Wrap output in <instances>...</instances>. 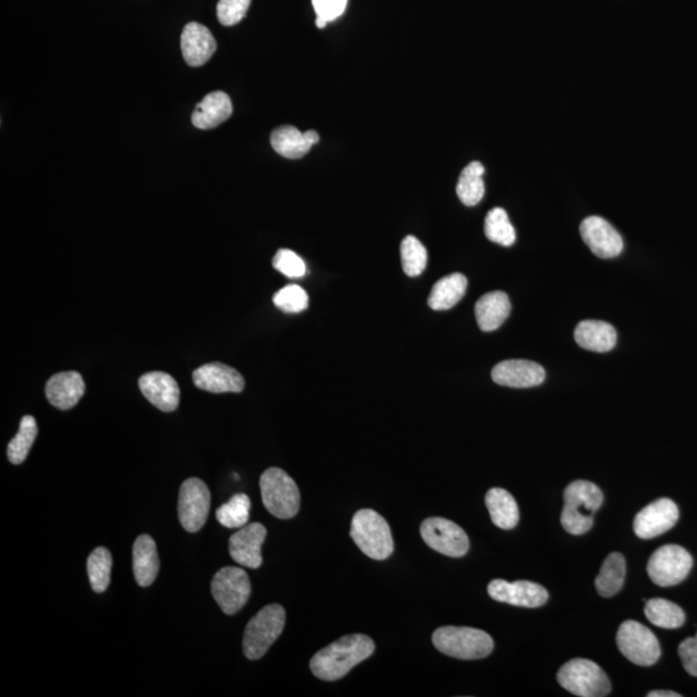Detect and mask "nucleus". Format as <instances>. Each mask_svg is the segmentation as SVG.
<instances>
[{"label":"nucleus","mask_w":697,"mask_h":697,"mask_svg":"<svg viewBox=\"0 0 697 697\" xmlns=\"http://www.w3.org/2000/svg\"><path fill=\"white\" fill-rule=\"evenodd\" d=\"M375 652V643L363 634H352L337 639L317 652L310 661V669L322 681H337Z\"/></svg>","instance_id":"obj_1"},{"label":"nucleus","mask_w":697,"mask_h":697,"mask_svg":"<svg viewBox=\"0 0 697 697\" xmlns=\"http://www.w3.org/2000/svg\"><path fill=\"white\" fill-rule=\"evenodd\" d=\"M562 527L571 535H584L594 523V514L603 503L601 488L588 481H575L565 490Z\"/></svg>","instance_id":"obj_2"},{"label":"nucleus","mask_w":697,"mask_h":697,"mask_svg":"<svg viewBox=\"0 0 697 697\" xmlns=\"http://www.w3.org/2000/svg\"><path fill=\"white\" fill-rule=\"evenodd\" d=\"M350 536L368 558L384 561L393 554L392 531L375 510L362 509L354 514Z\"/></svg>","instance_id":"obj_3"},{"label":"nucleus","mask_w":697,"mask_h":697,"mask_svg":"<svg viewBox=\"0 0 697 697\" xmlns=\"http://www.w3.org/2000/svg\"><path fill=\"white\" fill-rule=\"evenodd\" d=\"M433 645L447 656L460 660H478L494 651V639L483 630L466 627H442L433 634Z\"/></svg>","instance_id":"obj_4"},{"label":"nucleus","mask_w":697,"mask_h":697,"mask_svg":"<svg viewBox=\"0 0 697 697\" xmlns=\"http://www.w3.org/2000/svg\"><path fill=\"white\" fill-rule=\"evenodd\" d=\"M284 625L286 611L281 605H269L257 612L244 632L243 651L247 659H261L281 636Z\"/></svg>","instance_id":"obj_5"},{"label":"nucleus","mask_w":697,"mask_h":697,"mask_svg":"<svg viewBox=\"0 0 697 697\" xmlns=\"http://www.w3.org/2000/svg\"><path fill=\"white\" fill-rule=\"evenodd\" d=\"M261 496L270 514L279 519H291L300 510V491L296 482L284 470L270 468L260 478Z\"/></svg>","instance_id":"obj_6"},{"label":"nucleus","mask_w":697,"mask_h":697,"mask_svg":"<svg viewBox=\"0 0 697 697\" xmlns=\"http://www.w3.org/2000/svg\"><path fill=\"white\" fill-rule=\"evenodd\" d=\"M559 685L580 697H603L610 695L611 683L603 669L592 660L568 661L557 674Z\"/></svg>","instance_id":"obj_7"},{"label":"nucleus","mask_w":697,"mask_h":697,"mask_svg":"<svg viewBox=\"0 0 697 697\" xmlns=\"http://www.w3.org/2000/svg\"><path fill=\"white\" fill-rule=\"evenodd\" d=\"M617 647L633 664L651 667L661 656L660 643L650 629L634 620L624 621L617 630Z\"/></svg>","instance_id":"obj_8"},{"label":"nucleus","mask_w":697,"mask_h":697,"mask_svg":"<svg viewBox=\"0 0 697 697\" xmlns=\"http://www.w3.org/2000/svg\"><path fill=\"white\" fill-rule=\"evenodd\" d=\"M691 554L679 545H664L652 554L648 561L647 572L652 583L668 588L678 585L690 574Z\"/></svg>","instance_id":"obj_9"},{"label":"nucleus","mask_w":697,"mask_h":697,"mask_svg":"<svg viewBox=\"0 0 697 697\" xmlns=\"http://www.w3.org/2000/svg\"><path fill=\"white\" fill-rule=\"evenodd\" d=\"M212 596L226 615H235L251 596L247 572L238 567H224L213 577Z\"/></svg>","instance_id":"obj_10"},{"label":"nucleus","mask_w":697,"mask_h":697,"mask_svg":"<svg viewBox=\"0 0 697 697\" xmlns=\"http://www.w3.org/2000/svg\"><path fill=\"white\" fill-rule=\"evenodd\" d=\"M420 532L426 545L443 556L460 558L468 553V535L465 534L463 528L446 518L425 519L420 527Z\"/></svg>","instance_id":"obj_11"},{"label":"nucleus","mask_w":697,"mask_h":697,"mask_svg":"<svg viewBox=\"0 0 697 697\" xmlns=\"http://www.w3.org/2000/svg\"><path fill=\"white\" fill-rule=\"evenodd\" d=\"M211 508V494L202 479H186L180 488L179 518L188 532L201 531Z\"/></svg>","instance_id":"obj_12"},{"label":"nucleus","mask_w":697,"mask_h":697,"mask_svg":"<svg viewBox=\"0 0 697 697\" xmlns=\"http://www.w3.org/2000/svg\"><path fill=\"white\" fill-rule=\"evenodd\" d=\"M678 519L676 503L670 499H659L637 514L633 528L639 539H654L672 530Z\"/></svg>","instance_id":"obj_13"},{"label":"nucleus","mask_w":697,"mask_h":697,"mask_svg":"<svg viewBox=\"0 0 697 697\" xmlns=\"http://www.w3.org/2000/svg\"><path fill=\"white\" fill-rule=\"evenodd\" d=\"M580 233L590 251L602 259H614L623 252V238L602 217L590 216L585 219L580 225Z\"/></svg>","instance_id":"obj_14"},{"label":"nucleus","mask_w":697,"mask_h":697,"mask_svg":"<svg viewBox=\"0 0 697 697\" xmlns=\"http://www.w3.org/2000/svg\"><path fill=\"white\" fill-rule=\"evenodd\" d=\"M487 590L495 601L509 603V605L517 607H541L549 599V594L544 586L531 583V581L508 583V581L496 579L491 581Z\"/></svg>","instance_id":"obj_15"},{"label":"nucleus","mask_w":697,"mask_h":697,"mask_svg":"<svg viewBox=\"0 0 697 697\" xmlns=\"http://www.w3.org/2000/svg\"><path fill=\"white\" fill-rule=\"evenodd\" d=\"M266 528L261 523H251L241 528L230 537L229 552L230 556L238 565L243 567L259 568L263 565L261 556V546L266 539Z\"/></svg>","instance_id":"obj_16"},{"label":"nucleus","mask_w":697,"mask_h":697,"mask_svg":"<svg viewBox=\"0 0 697 697\" xmlns=\"http://www.w3.org/2000/svg\"><path fill=\"white\" fill-rule=\"evenodd\" d=\"M497 385L509 388H534L544 383L545 370L539 363L526 359H509L496 364L491 372Z\"/></svg>","instance_id":"obj_17"},{"label":"nucleus","mask_w":697,"mask_h":697,"mask_svg":"<svg viewBox=\"0 0 697 697\" xmlns=\"http://www.w3.org/2000/svg\"><path fill=\"white\" fill-rule=\"evenodd\" d=\"M193 381L198 389L215 394L241 393L246 385L243 376L235 368L219 362L199 367L194 371Z\"/></svg>","instance_id":"obj_18"},{"label":"nucleus","mask_w":697,"mask_h":697,"mask_svg":"<svg viewBox=\"0 0 697 697\" xmlns=\"http://www.w3.org/2000/svg\"><path fill=\"white\" fill-rule=\"evenodd\" d=\"M141 393L153 406L163 412H173L180 405V388L166 372L154 371L139 380Z\"/></svg>","instance_id":"obj_19"},{"label":"nucleus","mask_w":697,"mask_h":697,"mask_svg":"<svg viewBox=\"0 0 697 697\" xmlns=\"http://www.w3.org/2000/svg\"><path fill=\"white\" fill-rule=\"evenodd\" d=\"M217 44L210 30L198 22H190L181 35V50L186 64L198 68L216 52Z\"/></svg>","instance_id":"obj_20"},{"label":"nucleus","mask_w":697,"mask_h":697,"mask_svg":"<svg viewBox=\"0 0 697 697\" xmlns=\"http://www.w3.org/2000/svg\"><path fill=\"white\" fill-rule=\"evenodd\" d=\"M86 384L81 374L75 371L60 372L52 376L46 385V395L52 406L59 410H70L78 405Z\"/></svg>","instance_id":"obj_21"},{"label":"nucleus","mask_w":697,"mask_h":697,"mask_svg":"<svg viewBox=\"0 0 697 697\" xmlns=\"http://www.w3.org/2000/svg\"><path fill=\"white\" fill-rule=\"evenodd\" d=\"M233 114L230 97L223 91L208 93L195 108L192 122L199 130H212L228 121Z\"/></svg>","instance_id":"obj_22"},{"label":"nucleus","mask_w":697,"mask_h":697,"mask_svg":"<svg viewBox=\"0 0 697 697\" xmlns=\"http://www.w3.org/2000/svg\"><path fill=\"white\" fill-rule=\"evenodd\" d=\"M512 312L509 296L505 292L487 293L475 304V318L483 332L496 331Z\"/></svg>","instance_id":"obj_23"},{"label":"nucleus","mask_w":697,"mask_h":697,"mask_svg":"<svg viewBox=\"0 0 697 697\" xmlns=\"http://www.w3.org/2000/svg\"><path fill=\"white\" fill-rule=\"evenodd\" d=\"M159 572L157 544L149 535L137 537L133 545V574L137 584L146 588L154 583Z\"/></svg>","instance_id":"obj_24"},{"label":"nucleus","mask_w":697,"mask_h":697,"mask_svg":"<svg viewBox=\"0 0 697 697\" xmlns=\"http://www.w3.org/2000/svg\"><path fill=\"white\" fill-rule=\"evenodd\" d=\"M577 345L585 350L596 353H607L614 349L617 334L614 326L602 321H583L577 324L575 330Z\"/></svg>","instance_id":"obj_25"},{"label":"nucleus","mask_w":697,"mask_h":697,"mask_svg":"<svg viewBox=\"0 0 697 697\" xmlns=\"http://www.w3.org/2000/svg\"><path fill=\"white\" fill-rule=\"evenodd\" d=\"M486 506L495 526L503 530H513L518 525V505L504 488H491L486 495Z\"/></svg>","instance_id":"obj_26"},{"label":"nucleus","mask_w":697,"mask_h":697,"mask_svg":"<svg viewBox=\"0 0 697 697\" xmlns=\"http://www.w3.org/2000/svg\"><path fill=\"white\" fill-rule=\"evenodd\" d=\"M466 287H468V279L465 275L459 273L447 275L434 284L428 299L430 308L437 312L454 308L463 299Z\"/></svg>","instance_id":"obj_27"},{"label":"nucleus","mask_w":697,"mask_h":697,"mask_svg":"<svg viewBox=\"0 0 697 697\" xmlns=\"http://www.w3.org/2000/svg\"><path fill=\"white\" fill-rule=\"evenodd\" d=\"M270 142H272L275 152L287 159L303 158L313 146L309 137L306 136V132H301L292 126L275 128Z\"/></svg>","instance_id":"obj_28"},{"label":"nucleus","mask_w":697,"mask_h":697,"mask_svg":"<svg viewBox=\"0 0 697 697\" xmlns=\"http://www.w3.org/2000/svg\"><path fill=\"white\" fill-rule=\"evenodd\" d=\"M627 563L623 554L612 553L605 559L596 579L597 592L602 597L611 598L623 588Z\"/></svg>","instance_id":"obj_29"},{"label":"nucleus","mask_w":697,"mask_h":697,"mask_svg":"<svg viewBox=\"0 0 697 697\" xmlns=\"http://www.w3.org/2000/svg\"><path fill=\"white\" fill-rule=\"evenodd\" d=\"M483 175H485V167L479 162L468 164L461 172L456 186V193L465 206H477L485 197Z\"/></svg>","instance_id":"obj_30"},{"label":"nucleus","mask_w":697,"mask_h":697,"mask_svg":"<svg viewBox=\"0 0 697 697\" xmlns=\"http://www.w3.org/2000/svg\"><path fill=\"white\" fill-rule=\"evenodd\" d=\"M645 614L650 623L663 629L681 628L686 621L682 608L663 598L646 601Z\"/></svg>","instance_id":"obj_31"},{"label":"nucleus","mask_w":697,"mask_h":697,"mask_svg":"<svg viewBox=\"0 0 697 697\" xmlns=\"http://www.w3.org/2000/svg\"><path fill=\"white\" fill-rule=\"evenodd\" d=\"M37 437V421H35L33 416L28 415L22 417L19 433L12 439L7 448L8 460H10L13 465L24 463Z\"/></svg>","instance_id":"obj_32"},{"label":"nucleus","mask_w":697,"mask_h":697,"mask_svg":"<svg viewBox=\"0 0 697 697\" xmlns=\"http://www.w3.org/2000/svg\"><path fill=\"white\" fill-rule=\"evenodd\" d=\"M112 566L113 558L108 549L96 548L88 557V577L96 593H104L109 588Z\"/></svg>","instance_id":"obj_33"},{"label":"nucleus","mask_w":697,"mask_h":697,"mask_svg":"<svg viewBox=\"0 0 697 697\" xmlns=\"http://www.w3.org/2000/svg\"><path fill=\"white\" fill-rule=\"evenodd\" d=\"M485 234L491 242L510 247L516 242V230L510 223L508 213L503 208H494L488 212L485 221Z\"/></svg>","instance_id":"obj_34"},{"label":"nucleus","mask_w":697,"mask_h":697,"mask_svg":"<svg viewBox=\"0 0 697 697\" xmlns=\"http://www.w3.org/2000/svg\"><path fill=\"white\" fill-rule=\"evenodd\" d=\"M251 500L244 494L234 495L216 510V518L226 528H242L250 519Z\"/></svg>","instance_id":"obj_35"},{"label":"nucleus","mask_w":697,"mask_h":697,"mask_svg":"<svg viewBox=\"0 0 697 697\" xmlns=\"http://www.w3.org/2000/svg\"><path fill=\"white\" fill-rule=\"evenodd\" d=\"M403 272L408 277H419L428 264V251L414 235H408L401 244Z\"/></svg>","instance_id":"obj_36"},{"label":"nucleus","mask_w":697,"mask_h":697,"mask_svg":"<svg viewBox=\"0 0 697 697\" xmlns=\"http://www.w3.org/2000/svg\"><path fill=\"white\" fill-rule=\"evenodd\" d=\"M273 303L284 313L296 314L304 312L309 305L308 293L297 284H288L275 293Z\"/></svg>","instance_id":"obj_37"},{"label":"nucleus","mask_w":697,"mask_h":697,"mask_svg":"<svg viewBox=\"0 0 697 697\" xmlns=\"http://www.w3.org/2000/svg\"><path fill=\"white\" fill-rule=\"evenodd\" d=\"M273 266L288 278H301L306 274L305 261L297 253L286 248L275 253Z\"/></svg>","instance_id":"obj_38"},{"label":"nucleus","mask_w":697,"mask_h":697,"mask_svg":"<svg viewBox=\"0 0 697 697\" xmlns=\"http://www.w3.org/2000/svg\"><path fill=\"white\" fill-rule=\"evenodd\" d=\"M251 0H219L217 19L224 26L237 25L247 15Z\"/></svg>","instance_id":"obj_39"},{"label":"nucleus","mask_w":697,"mask_h":697,"mask_svg":"<svg viewBox=\"0 0 697 697\" xmlns=\"http://www.w3.org/2000/svg\"><path fill=\"white\" fill-rule=\"evenodd\" d=\"M348 6V0H313V7L317 17L332 22L343 16Z\"/></svg>","instance_id":"obj_40"},{"label":"nucleus","mask_w":697,"mask_h":697,"mask_svg":"<svg viewBox=\"0 0 697 697\" xmlns=\"http://www.w3.org/2000/svg\"><path fill=\"white\" fill-rule=\"evenodd\" d=\"M683 668L692 677H697V633L694 638H686L678 647Z\"/></svg>","instance_id":"obj_41"},{"label":"nucleus","mask_w":697,"mask_h":697,"mask_svg":"<svg viewBox=\"0 0 697 697\" xmlns=\"http://www.w3.org/2000/svg\"><path fill=\"white\" fill-rule=\"evenodd\" d=\"M648 697H681L674 691H651L647 694Z\"/></svg>","instance_id":"obj_42"},{"label":"nucleus","mask_w":697,"mask_h":697,"mask_svg":"<svg viewBox=\"0 0 697 697\" xmlns=\"http://www.w3.org/2000/svg\"><path fill=\"white\" fill-rule=\"evenodd\" d=\"M328 22L326 20L321 19V17H317V20H315V25H317L318 29H324L326 28Z\"/></svg>","instance_id":"obj_43"}]
</instances>
